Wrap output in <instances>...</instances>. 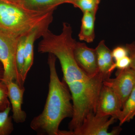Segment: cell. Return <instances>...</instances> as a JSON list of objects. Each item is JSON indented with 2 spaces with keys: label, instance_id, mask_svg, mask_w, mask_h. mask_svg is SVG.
Masks as SVG:
<instances>
[{
  "label": "cell",
  "instance_id": "obj_1",
  "mask_svg": "<svg viewBox=\"0 0 135 135\" xmlns=\"http://www.w3.org/2000/svg\"><path fill=\"white\" fill-rule=\"evenodd\" d=\"M76 42L73 37L71 25L64 24L60 34H55L50 30L46 32L38 48L39 53L53 54L60 62L63 80L72 97L74 113L69 124L70 131L79 127L89 113H95L103 85L104 79L100 74L90 77L78 65L74 53Z\"/></svg>",
  "mask_w": 135,
  "mask_h": 135
},
{
  "label": "cell",
  "instance_id": "obj_2",
  "mask_svg": "<svg viewBox=\"0 0 135 135\" xmlns=\"http://www.w3.org/2000/svg\"><path fill=\"white\" fill-rule=\"evenodd\" d=\"M56 57L49 53L50 70L49 92L42 112L32 119L30 127L38 135H61L59 126L62 121L72 118V97L67 84L60 81L56 68Z\"/></svg>",
  "mask_w": 135,
  "mask_h": 135
},
{
  "label": "cell",
  "instance_id": "obj_3",
  "mask_svg": "<svg viewBox=\"0 0 135 135\" xmlns=\"http://www.w3.org/2000/svg\"><path fill=\"white\" fill-rule=\"evenodd\" d=\"M54 10H29L9 0H0V29L18 36L37 30L42 35L49 29Z\"/></svg>",
  "mask_w": 135,
  "mask_h": 135
},
{
  "label": "cell",
  "instance_id": "obj_4",
  "mask_svg": "<svg viewBox=\"0 0 135 135\" xmlns=\"http://www.w3.org/2000/svg\"><path fill=\"white\" fill-rule=\"evenodd\" d=\"M19 37L0 29V61L4 70L3 81L7 84L14 81L24 86L18 73L16 62L17 42Z\"/></svg>",
  "mask_w": 135,
  "mask_h": 135
},
{
  "label": "cell",
  "instance_id": "obj_5",
  "mask_svg": "<svg viewBox=\"0 0 135 135\" xmlns=\"http://www.w3.org/2000/svg\"><path fill=\"white\" fill-rule=\"evenodd\" d=\"M116 119L114 117L99 116L91 113L85 117L79 127L73 131H63V135H119L122 131L120 126L114 128L111 132L108 131Z\"/></svg>",
  "mask_w": 135,
  "mask_h": 135
},
{
  "label": "cell",
  "instance_id": "obj_6",
  "mask_svg": "<svg viewBox=\"0 0 135 135\" xmlns=\"http://www.w3.org/2000/svg\"><path fill=\"white\" fill-rule=\"evenodd\" d=\"M118 70L115 78H108L104 80L103 83L113 90L119 99L122 108L135 87V71L130 68Z\"/></svg>",
  "mask_w": 135,
  "mask_h": 135
},
{
  "label": "cell",
  "instance_id": "obj_7",
  "mask_svg": "<svg viewBox=\"0 0 135 135\" xmlns=\"http://www.w3.org/2000/svg\"><path fill=\"white\" fill-rule=\"evenodd\" d=\"M122 109L119 99L113 90L103 85L98 99L95 114L99 116L114 117L118 119Z\"/></svg>",
  "mask_w": 135,
  "mask_h": 135
},
{
  "label": "cell",
  "instance_id": "obj_8",
  "mask_svg": "<svg viewBox=\"0 0 135 135\" xmlns=\"http://www.w3.org/2000/svg\"><path fill=\"white\" fill-rule=\"evenodd\" d=\"M74 53L78 65L87 75L94 77L99 74L95 49L90 48L85 43L77 42Z\"/></svg>",
  "mask_w": 135,
  "mask_h": 135
},
{
  "label": "cell",
  "instance_id": "obj_9",
  "mask_svg": "<svg viewBox=\"0 0 135 135\" xmlns=\"http://www.w3.org/2000/svg\"><path fill=\"white\" fill-rule=\"evenodd\" d=\"M7 85L9 99L12 106V119L16 123H24L27 118L26 113L22 109L24 87L21 86L14 81H10Z\"/></svg>",
  "mask_w": 135,
  "mask_h": 135
},
{
  "label": "cell",
  "instance_id": "obj_10",
  "mask_svg": "<svg viewBox=\"0 0 135 135\" xmlns=\"http://www.w3.org/2000/svg\"><path fill=\"white\" fill-rule=\"evenodd\" d=\"M95 50L99 73L104 80L110 78V70L114 64L112 51L105 45L104 40L99 42Z\"/></svg>",
  "mask_w": 135,
  "mask_h": 135
},
{
  "label": "cell",
  "instance_id": "obj_11",
  "mask_svg": "<svg viewBox=\"0 0 135 135\" xmlns=\"http://www.w3.org/2000/svg\"><path fill=\"white\" fill-rule=\"evenodd\" d=\"M75 0H16L13 1L32 11L42 12L54 10L58 5L68 3L73 4Z\"/></svg>",
  "mask_w": 135,
  "mask_h": 135
},
{
  "label": "cell",
  "instance_id": "obj_12",
  "mask_svg": "<svg viewBox=\"0 0 135 135\" xmlns=\"http://www.w3.org/2000/svg\"><path fill=\"white\" fill-rule=\"evenodd\" d=\"M41 37V35L37 30L31 32L27 36L24 50V64L22 76L24 83L33 64L34 43L36 40Z\"/></svg>",
  "mask_w": 135,
  "mask_h": 135
},
{
  "label": "cell",
  "instance_id": "obj_13",
  "mask_svg": "<svg viewBox=\"0 0 135 135\" xmlns=\"http://www.w3.org/2000/svg\"><path fill=\"white\" fill-rule=\"evenodd\" d=\"M96 14L90 12H83L81 26L79 34L80 40L91 43L95 38V22Z\"/></svg>",
  "mask_w": 135,
  "mask_h": 135
},
{
  "label": "cell",
  "instance_id": "obj_14",
  "mask_svg": "<svg viewBox=\"0 0 135 135\" xmlns=\"http://www.w3.org/2000/svg\"><path fill=\"white\" fill-rule=\"evenodd\" d=\"M135 116V87L123 105L118 118L120 126L129 122Z\"/></svg>",
  "mask_w": 135,
  "mask_h": 135
},
{
  "label": "cell",
  "instance_id": "obj_15",
  "mask_svg": "<svg viewBox=\"0 0 135 135\" xmlns=\"http://www.w3.org/2000/svg\"><path fill=\"white\" fill-rule=\"evenodd\" d=\"M27 35H22L18 37L17 42L16 51V62L17 69L18 75L20 79L22 80V74L23 72L24 64L25 44Z\"/></svg>",
  "mask_w": 135,
  "mask_h": 135
},
{
  "label": "cell",
  "instance_id": "obj_16",
  "mask_svg": "<svg viewBox=\"0 0 135 135\" xmlns=\"http://www.w3.org/2000/svg\"><path fill=\"white\" fill-rule=\"evenodd\" d=\"M10 106L0 112V135H9L14 131L12 116H9Z\"/></svg>",
  "mask_w": 135,
  "mask_h": 135
},
{
  "label": "cell",
  "instance_id": "obj_17",
  "mask_svg": "<svg viewBox=\"0 0 135 135\" xmlns=\"http://www.w3.org/2000/svg\"><path fill=\"white\" fill-rule=\"evenodd\" d=\"M99 3L96 0H75L73 5L83 12H90L97 14Z\"/></svg>",
  "mask_w": 135,
  "mask_h": 135
},
{
  "label": "cell",
  "instance_id": "obj_18",
  "mask_svg": "<svg viewBox=\"0 0 135 135\" xmlns=\"http://www.w3.org/2000/svg\"><path fill=\"white\" fill-rule=\"evenodd\" d=\"M8 92L7 84L3 81H0V112L10 106Z\"/></svg>",
  "mask_w": 135,
  "mask_h": 135
},
{
  "label": "cell",
  "instance_id": "obj_19",
  "mask_svg": "<svg viewBox=\"0 0 135 135\" xmlns=\"http://www.w3.org/2000/svg\"><path fill=\"white\" fill-rule=\"evenodd\" d=\"M131 59L129 56L116 60L114 62L113 65L110 70V73L112 74V73L115 69L118 70H123L130 68Z\"/></svg>",
  "mask_w": 135,
  "mask_h": 135
},
{
  "label": "cell",
  "instance_id": "obj_20",
  "mask_svg": "<svg viewBox=\"0 0 135 135\" xmlns=\"http://www.w3.org/2000/svg\"><path fill=\"white\" fill-rule=\"evenodd\" d=\"M112 55L114 61L128 56L127 49L126 47L118 46L112 51Z\"/></svg>",
  "mask_w": 135,
  "mask_h": 135
},
{
  "label": "cell",
  "instance_id": "obj_21",
  "mask_svg": "<svg viewBox=\"0 0 135 135\" xmlns=\"http://www.w3.org/2000/svg\"><path fill=\"white\" fill-rule=\"evenodd\" d=\"M126 47L131 59L130 68L135 71V42L128 44Z\"/></svg>",
  "mask_w": 135,
  "mask_h": 135
},
{
  "label": "cell",
  "instance_id": "obj_22",
  "mask_svg": "<svg viewBox=\"0 0 135 135\" xmlns=\"http://www.w3.org/2000/svg\"><path fill=\"white\" fill-rule=\"evenodd\" d=\"M4 75V68L1 62L0 61V81H3Z\"/></svg>",
  "mask_w": 135,
  "mask_h": 135
},
{
  "label": "cell",
  "instance_id": "obj_23",
  "mask_svg": "<svg viewBox=\"0 0 135 135\" xmlns=\"http://www.w3.org/2000/svg\"><path fill=\"white\" fill-rule=\"evenodd\" d=\"M96 1H97L99 3V2H100V0H96Z\"/></svg>",
  "mask_w": 135,
  "mask_h": 135
},
{
  "label": "cell",
  "instance_id": "obj_24",
  "mask_svg": "<svg viewBox=\"0 0 135 135\" xmlns=\"http://www.w3.org/2000/svg\"><path fill=\"white\" fill-rule=\"evenodd\" d=\"M10 1H16V0H9Z\"/></svg>",
  "mask_w": 135,
  "mask_h": 135
}]
</instances>
